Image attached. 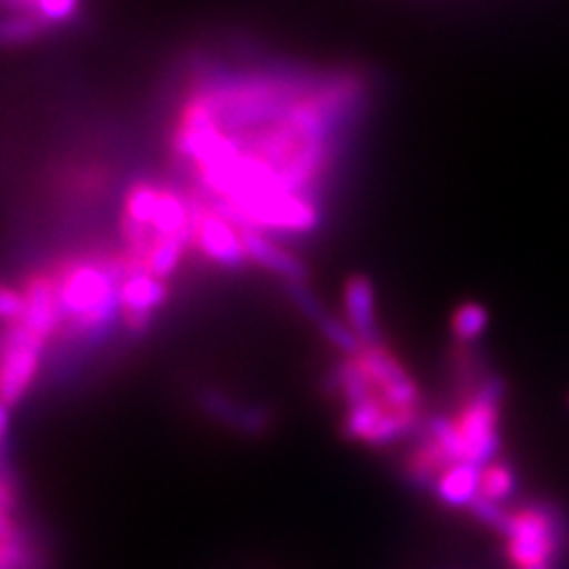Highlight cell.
I'll use <instances>...</instances> for the list:
<instances>
[{
	"instance_id": "cell-10",
	"label": "cell",
	"mask_w": 569,
	"mask_h": 569,
	"mask_svg": "<svg viewBox=\"0 0 569 569\" xmlns=\"http://www.w3.org/2000/svg\"><path fill=\"white\" fill-rule=\"evenodd\" d=\"M242 238H244L249 261L282 278L288 284L305 282L307 278L305 263H301L292 252H288V249H282L271 236L259 233V230H252V228H242Z\"/></svg>"
},
{
	"instance_id": "cell-18",
	"label": "cell",
	"mask_w": 569,
	"mask_h": 569,
	"mask_svg": "<svg viewBox=\"0 0 569 569\" xmlns=\"http://www.w3.org/2000/svg\"><path fill=\"white\" fill-rule=\"evenodd\" d=\"M27 309V297L24 290H17L12 284H6L3 292H0V316H3V323H17L24 316Z\"/></svg>"
},
{
	"instance_id": "cell-6",
	"label": "cell",
	"mask_w": 569,
	"mask_h": 569,
	"mask_svg": "<svg viewBox=\"0 0 569 569\" xmlns=\"http://www.w3.org/2000/svg\"><path fill=\"white\" fill-rule=\"evenodd\" d=\"M192 247L223 269H238L249 261L242 228L217 207L192 209Z\"/></svg>"
},
{
	"instance_id": "cell-12",
	"label": "cell",
	"mask_w": 569,
	"mask_h": 569,
	"mask_svg": "<svg viewBox=\"0 0 569 569\" xmlns=\"http://www.w3.org/2000/svg\"><path fill=\"white\" fill-rule=\"evenodd\" d=\"M489 326V313L479 301H462L451 313V332L458 342H475Z\"/></svg>"
},
{
	"instance_id": "cell-4",
	"label": "cell",
	"mask_w": 569,
	"mask_h": 569,
	"mask_svg": "<svg viewBox=\"0 0 569 569\" xmlns=\"http://www.w3.org/2000/svg\"><path fill=\"white\" fill-rule=\"evenodd\" d=\"M508 539V558L518 569L548 565L560 546V527L543 508H525L512 512Z\"/></svg>"
},
{
	"instance_id": "cell-2",
	"label": "cell",
	"mask_w": 569,
	"mask_h": 569,
	"mask_svg": "<svg viewBox=\"0 0 569 569\" xmlns=\"http://www.w3.org/2000/svg\"><path fill=\"white\" fill-rule=\"evenodd\" d=\"M498 401H501V387L498 382H487L453 418L460 462H470L482 470L493 462L498 453Z\"/></svg>"
},
{
	"instance_id": "cell-8",
	"label": "cell",
	"mask_w": 569,
	"mask_h": 569,
	"mask_svg": "<svg viewBox=\"0 0 569 569\" xmlns=\"http://www.w3.org/2000/svg\"><path fill=\"white\" fill-rule=\"evenodd\" d=\"M169 295L167 280H159L146 271H127L119 288L121 320L131 332H142L152 323L154 311L167 305Z\"/></svg>"
},
{
	"instance_id": "cell-16",
	"label": "cell",
	"mask_w": 569,
	"mask_h": 569,
	"mask_svg": "<svg viewBox=\"0 0 569 569\" xmlns=\"http://www.w3.org/2000/svg\"><path fill=\"white\" fill-rule=\"evenodd\" d=\"M79 10V0H36L31 17H36L43 27L69 22Z\"/></svg>"
},
{
	"instance_id": "cell-7",
	"label": "cell",
	"mask_w": 569,
	"mask_h": 569,
	"mask_svg": "<svg viewBox=\"0 0 569 569\" xmlns=\"http://www.w3.org/2000/svg\"><path fill=\"white\" fill-rule=\"evenodd\" d=\"M46 342L33 337L20 323L6 326L3 335V370H0V385H3V406L20 403L31 387L36 372H39L41 351Z\"/></svg>"
},
{
	"instance_id": "cell-9",
	"label": "cell",
	"mask_w": 569,
	"mask_h": 569,
	"mask_svg": "<svg viewBox=\"0 0 569 569\" xmlns=\"http://www.w3.org/2000/svg\"><path fill=\"white\" fill-rule=\"evenodd\" d=\"M342 301H345V320L349 323V328L359 335V340L363 345H378L380 330H378L376 288H372V280L361 273L347 278Z\"/></svg>"
},
{
	"instance_id": "cell-13",
	"label": "cell",
	"mask_w": 569,
	"mask_h": 569,
	"mask_svg": "<svg viewBox=\"0 0 569 569\" xmlns=\"http://www.w3.org/2000/svg\"><path fill=\"white\" fill-rule=\"evenodd\" d=\"M318 330L320 335L326 337V340L337 349L342 351L347 359L349 356H356L361 349H363V342L359 340V335H356L345 318H335V316H328L323 313L318 320Z\"/></svg>"
},
{
	"instance_id": "cell-14",
	"label": "cell",
	"mask_w": 569,
	"mask_h": 569,
	"mask_svg": "<svg viewBox=\"0 0 569 569\" xmlns=\"http://www.w3.org/2000/svg\"><path fill=\"white\" fill-rule=\"evenodd\" d=\"M515 491V475L510 468L501 466V462H491L489 468L482 470V498H489L493 503H503L506 498Z\"/></svg>"
},
{
	"instance_id": "cell-3",
	"label": "cell",
	"mask_w": 569,
	"mask_h": 569,
	"mask_svg": "<svg viewBox=\"0 0 569 569\" xmlns=\"http://www.w3.org/2000/svg\"><path fill=\"white\" fill-rule=\"evenodd\" d=\"M361 368L370 389L401 413H418L420 391L416 380L408 376L403 363L391 353L387 347L378 345H363V349L349 356Z\"/></svg>"
},
{
	"instance_id": "cell-11",
	"label": "cell",
	"mask_w": 569,
	"mask_h": 569,
	"mask_svg": "<svg viewBox=\"0 0 569 569\" xmlns=\"http://www.w3.org/2000/svg\"><path fill=\"white\" fill-rule=\"evenodd\" d=\"M435 489L447 506L472 508L482 493V468L470 466V462H456L435 479Z\"/></svg>"
},
{
	"instance_id": "cell-1",
	"label": "cell",
	"mask_w": 569,
	"mask_h": 569,
	"mask_svg": "<svg viewBox=\"0 0 569 569\" xmlns=\"http://www.w3.org/2000/svg\"><path fill=\"white\" fill-rule=\"evenodd\" d=\"M127 273L123 266H107L102 261H74L56 273V288L62 309V320L86 335H96L121 316L119 288Z\"/></svg>"
},
{
	"instance_id": "cell-15",
	"label": "cell",
	"mask_w": 569,
	"mask_h": 569,
	"mask_svg": "<svg viewBox=\"0 0 569 569\" xmlns=\"http://www.w3.org/2000/svg\"><path fill=\"white\" fill-rule=\"evenodd\" d=\"M43 24L31 14H6L3 22V43L6 46H24L39 39Z\"/></svg>"
},
{
	"instance_id": "cell-5",
	"label": "cell",
	"mask_w": 569,
	"mask_h": 569,
	"mask_svg": "<svg viewBox=\"0 0 569 569\" xmlns=\"http://www.w3.org/2000/svg\"><path fill=\"white\" fill-rule=\"evenodd\" d=\"M416 416L397 411L370 389L363 399L347 406L345 432L370 447H387L413 430Z\"/></svg>"
},
{
	"instance_id": "cell-19",
	"label": "cell",
	"mask_w": 569,
	"mask_h": 569,
	"mask_svg": "<svg viewBox=\"0 0 569 569\" xmlns=\"http://www.w3.org/2000/svg\"><path fill=\"white\" fill-rule=\"evenodd\" d=\"M527 569H550V565H537V567H527Z\"/></svg>"
},
{
	"instance_id": "cell-17",
	"label": "cell",
	"mask_w": 569,
	"mask_h": 569,
	"mask_svg": "<svg viewBox=\"0 0 569 569\" xmlns=\"http://www.w3.org/2000/svg\"><path fill=\"white\" fill-rule=\"evenodd\" d=\"M472 512L477 515L479 520H482L487 527L501 531V533H508L510 529V520H512V512H508L501 503H493L489 501V498H482L479 496L477 501L472 503Z\"/></svg>"
}]
</instances>
